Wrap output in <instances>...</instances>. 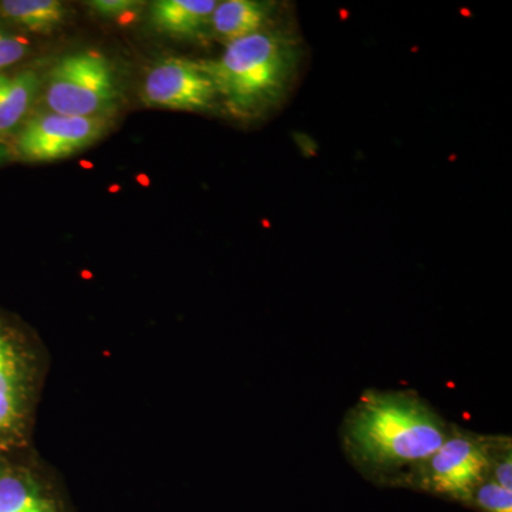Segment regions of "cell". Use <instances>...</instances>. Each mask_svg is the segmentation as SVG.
Returning <instances> with one entry per match:
<instances>
[{
  "instance_id": "1",
  "label": "cell",
  "mask_w": 512,
  "mask_h": 512,
  "mask_svg": "<svg viewBox=\"0 0 512 512\" xmlns=\"http://www.w3.org/2000/svg\"><path fill=\"white\" fill-rule=\"evenodd\" d=\"M451 430L417 393L367 390L346 414L340 437L350 463L366 476L414 484Z\"/></svg>"
},
{
  "instance_id": "2",
  "label": "cell",
  "mask_w": 512,
  "mask_h": 512,
  "mask_svg": "<svg viewBox=\"0 0 512 512\" xmlns=\"http://www.w3.org/2000/svg\"><path fill=\"white\" fill-rule=\"evenodd\" d=\"M201 64L229 113L252 119L285 96L298 64V49L291 37L264 29L229 43L218 59Z\"/></svg>"
},
{
  "instance_id": "9",
  "label": "cell",
  "mask_w": 512,
  "mask_h": 512,
  "mask_svg": "<svg viewBox=\"0 0 512 512\" xmlns=\"http://www.w3.org/2000/svg\"><path fill=\"white\" fill-rule=\"evenodd\" d=\"M0 512H57V507L29 470L0 461Z\"/></svg>"
},
{
  "instance_id": "6",
  "label": "cell",
  "mask_w": 512,
  "mask_h": 512,
  "mask_svg": "<svg viewBox=\"0 0 512 512\" xmlns=\"http://www.w3.org/2000/svg\"><path fill=\"white\" fill-rule=\"evenodd\" d=\"M103 119L40 113L20 131L16 150L23 160L32 163L63 160L92 146L104 134Z\"/></svg>"
},
{
  "instance_id": "13",
  "label": "cell",
  "mask_w": 512,
  "mask_h": 512,
  "mask_svg": "<svg viewBox=\"0 0 512 512\" xmlns=\"http://www.w3.org/2000/svg\"><path fill=\"white\" fill-rule=\"evenodd\" d=\"M484 512H512V491L487 480L470 498Z\"/></svg>"
},
{
  "instance_id": "10",
  "label": "cell",
  "mask_w": 512,
  "mask_h": 512,
  "mask_svg": "<svg viewBox=\"0 0 512 512\" xmlns=\"http://www.w3.org/2000/svg\"><path fill=\"white\" fill-rule=\"evenodd\" d=\"M217 5V0H158L151 6V19L167 35L198 37L210 28Z\"/></svg>"
},
{
  "instance_id": "14",
  "label": "cell",
  "mask_w": 512,
  "mask_h": 512,
  "mask_svg": "<svg viewBox=\"0 0 512 512\" xmlns=\"http://www.w3.org/2000/svg\"><path fill=\"white\" fill-rule=\"evenodd\" d=\"M29 52L28 37L0 25V73L20 62Z\"/></svg>"
},
{
  "instance_id": "15",
  "label": "cell",
  "mask_w": 512,
  "mask_h": 512,
  "mask_svg": "<svg viewBox=\"0 0 512 512\" xmlns=\"http://www.w3.org/2000/svg\"><path fill=\"white\" fill-rule=\"evenodd\" d=\"M89 5L103 18H119L124 13L136 8L138 2H131V0H96V2H90Z\"/></svg>"
},
{
  "instance_id": "4",
  "label": "cell",
  "mask_w": 512,
  "mask_h": 512,
  "mask_svg": "<svg viewBox=\"0 0 512 512\" xmlns=\"http://www.w3.org/2000/svg\"><path fill=\"white\" fill-rule=\"evenodd\" d=\"M36 386V357L28 340L0 315V450L25 441Z\"/></svg>"
},
{
  "instance_id": "12",
  "label": "cell",
  "mask_w": 512,
  "mask_h": 512,
  "mask_svg": "<svg viewBox=\"0 0 512 512\" xmlns=\"http://www.w3.org/2000/svg\"><path fill=\"white\" fill-rule=\"evenodd\" d=\"M0 16L30 32L47 33L66 18V8L57 0H3Z\"/></svg>"
},
{
  "instance_id": "8",
  "label": "cell",
  "mask_w": 512,
  "mask_h": 512,
  "mask_svg": "<svg viewBox=\"0 0 512 512\" xmlns=\"http://www.w3.org/2000/svg\"><path fill=\"white\" fill-rule=\"evenodd\" d=\"M275 3L258 0H224L212 12L210 29L225 46L265 29Z\"/></svg>"
},
{
  "instance_id": "11",
  "label": "cell",
  "mask_w": 512,
  "mask_h": 512,
  "mask_svg": "<svg viewBox=\"0 0 512 512\" xmlns=\"http://www.w3.org/2000/svg\"><path fill=\"white\" fill-rule=\"evenodd\" d=\"M40 80L33 70L0 73V136L22 123L35 100Z\"/></svg>"
},
{
  "instance_id": "7",
  "label": "cell",
  "mask_w": 512,
  "mask_h": 512,
  "mask_svg": "<svg viewBox=\"0 0 512 512\" xmlns=\"http://www.w3.org/2000/svg\"><path fill=\"white\" fill-rule=\"evenodd\" d=\"M218 96L201 62L180 57L161 60L147 73L143 100L147 106L167 110L205 111Z\"/></svg>"
},
{
  "instance_id": "16",
  "label": "cell",
  "mask_w": 512,
  "mask_h": 512,
  "mask_svg": "<svg viewBox=\"0 0 512 512\" xmlns=\"http://www.w3.org/2000/svg\"><path fill=\"white\" fill-rule=\"evenodd\" d=\"M9 156V150L8 147L5 146V144L0 141V163H2L3 160H6Z\"/></svg>"
},
{
  "instance_id": "5",
  "label": "cell",
  "mask_w": 512,
  "mask_h": 512,
  "mask_svg": "<svg viewBox=\"0 0 512 512\" xmlns=\"http://www.w3.org/2000/svg\"><path fill=\"white\" fill-rule=\"evenodd\" d=\"M500 437H484L453 429L439 450L421 467L414 484L457 500H470L490 480Z\"/></svg>"
},
{
  "instance_id": "3",
  "label": "cell",
  "mask_w": 512,
  "mask_h": 512,
  "mask_svg": "<svg viewBox=\"0 0 512 512\" xmlns=\"http://www.w3.org/2000/svg\"><path fill=\"white\" fill-rule=\"evenodd\" d=\"M43 97L53 113L104 120L119 97L113 66L97 50L64 56L50 72Z\"/></svg>"
}]
</instances>
